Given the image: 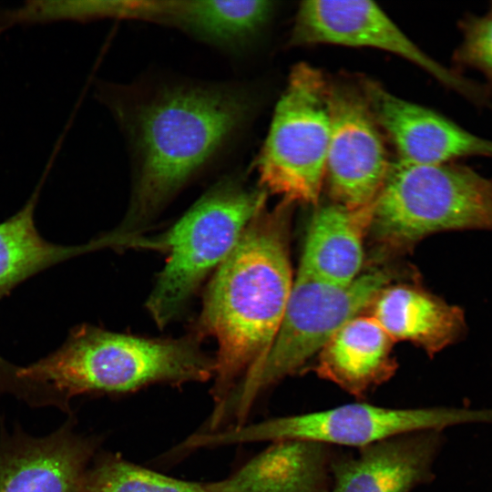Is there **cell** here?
I'll use <instances>...</instances> for the list:
<instances>
[{"label": "cell", "mask_w": 492, "mask_h": 492, "mask_svg": "<svg viewBox=\"0 0 492 492\" xmlns=\"http://www.w3.org/2000/svg\"><path fill=\"white\" fill-rule=\"evenodd\" d=\"M462 40L453 54L455 70L479 71L485 77V88L492 98V3L482 15H466L458 24Z\"/></svg>", "instance_id": "44dd1931"}, {"label": "cell", "mask_w": 492, "mask_h": 492, "mask_svg": "<svg viewBox=\"0 0 492 492\" xmlns=\"http://www.w3.org/2000/svg\"><path fill=\"white\" fill-rule=\"evenodd\" d=\"M360 87L381 130L395 145L399 160L436 165L468 157L492 158V140L433 109L393 95L375 81L363 80Z\"/></svg>", "instance_id": "7c38bea8"}, {"label": "cell", "mask_w": 492, "mask_h": 492, "mask_svg": "<svg viewBox=\"0 0 492 492\" xmlns=\"http://www.w3.org/2000/svg\"><path fill=\"white\" fill-rule=\"evenodd\" d=\"M68 418L45 436L0 430V492H80L101 437L77 432Z\"/></svg>", "instance_id": "8fae6325"}, {"label": "cell", "mask_w": 492, "mask_h": 492, "mask_svg": "<svg viewBox=\"0 0 492 492\" xmlns=\"http://www.w3.org/2000/svg\"><path fill=\"white\" fill-rule=\"evenodd\" d=\"M331 118L325 180L336 203L359 208L373 203L391 163L363 91L329 83Z\"/></svg>", "instance_id": "30bf717a"}, {"label": "cell", "mask_w": 492, "mask_h": 492, "mask_svg": "<svg viewBox=\"0 0 492 492\" xmlns=\"http://www.w3.org/2000/svg\"><path fill=\"white\" fill-rule=\"evenodd\" d=\"M387 269L362 272L346 285L323 282L298 270L284 313L265 357L258 367L211 413L220 428L247 423L257 400L287 376L303 372L306 363L322 350L349 320L371 306L392 283Z\"/></svg>", "instance_id": "277c9868"}, {"label": "cell", "mask_w": 492, "mask_h": 492, "mask_svg": "<svg viewBox=\"0 0 492 492\" xmlns=\"http://www.w3.org/2000/svg\"><path fill=\"white\" fill-rule=\"evenodd\" d=\"M80 492H212L209 482L179 479L138 465L117 452L97 453Z\"/></svg>", "instance_id": "ffe728a7"}, {"label": "cell", "mask_w": 492, "mask_h": 492, "mask_svg": "<svg viewBox=\"0 0 492 492\" xmlns=\"http://www.w3.org/2000/svg\"><path fill=\"white\" fill-rule=\"evenodd\" d=\"M443 443V431L428 430L335 453L329 492H412L433 480Z\"/></svg>", "instance_id": "4fadbf2b"}, {"label": "cell", "mask_w": 492, "mask_h": 492, "mask_svg": "<svg viewBox=\"0 0 492 492\" xmlns=\"http://www.w3.org/2000/svg\"><path fill=\"white\" fill-rule=\"evenodd\" d=\"M99 96L128 142L130 201L112 232L133 235L231 146L249 119L251 99L233 83L161 81L107 85Z\"/></svg>", "instance_id": "6da1fadb"}, {"label": "cell", "mask_w": 492, "mask_h": 492, "mask_svg": "<svg viewBox=\"0 0 492 492\" xmlns=\"http://www.w3.org/2000/svg\"><path fill=\"white\" fill-rule=\"evenodd\" d=\"M373 210L374 202L359 208L334 203L319 209L308 229L299 271L337 285L354 281L362 273L364 240Z\"/></svg>", "instance_id": "ac0fdd59"}, {"label": "cell", "mask_w": 492, "mask_h": 492, "mask_svg": "<svg viewBox=\"0 0 492 492\" xmlns=\"http://www.w3.org/2000/svg\"><path fill=\"white\" fill-rule=\"evenodd\" d=\"M492 230V179L455 162L391 163L374 201L370 231L403 248L434 233Z\"/></svg>", "instance_id": "8992f818"}, {"label": "cell", "mask_w": 492, "mask_h": 492, "mask_svg": "<svg viewBox=\"0 0 492 492\" xmlns=\"http://www.w3.org/2000/svg\"><path fill=\"white\" fill-rule=\"evenodd\" d=\"M190 333L149 338L114 333L91 324L71 330L56 351L18 374L49 385L71 401L80 395H118L156 384L181 386L212 380L215 358Z\"/></svg>", "instance_id": "3957f363"}, {"label": "cell", "mask_w": 492, "mask_h": 492, "mask_svg": "<svg viewBox=\"0 0 492 492\" xmlns=\"http://www.w3.org/2000/svg\"><path fill=\"white\" fill-rule=\"evenodd\" d=\"M266 192L228 175L210 187L169 230L143 247L168 253L146 308L163 328L186 309L204 279L232 251L244 230L265 206Z\"/></svg>", "instance_id": "5b68a950"}, {"label": "cell", "mask_w": 492, "mask_h": 492, "mask_svg": "<svg viewBox=\"0 0 492 492\" xmlns=\"http://www.w3.org/2000/svg\"><path fill=\"white\" fill-rule=\"evenodd\" d=\"M289 44L297 46L337 45L390 52L419 67L475 104L483 106L490 103L484 86L434 60L371 1L302 2L296 12Z\"/></svg>", "instance_id": "9c48e42d"}, {"label": "cell", "mask_w": 492, "mask_h": 492, "mask_svg": "<svg viewBox=\"0 0 492 492\" xmlns=\"http://www.w3.org/2000/svg\"><path fill=\"white\" fill-rule=\"evenodd\" d=\"M467 424L492 425V408L386 407L358 401L304 414L269 418L222 430L195 432L183 441L187 452L258 442L300 440L356 449L414 432Z\"/></svg>", "instance_id": "52a82bcc"}, {"label": "cell", "mask_w": 492, "mask_h": 492, "mask_svg": "<svg viewBox=\"0 0 492 492\" xmlns=\"http://www.w3.org/2000/svg\"><path fill=\"white\" fill-rule=\"evenodd\" d=\"M334 447L300 440L270 443L212 492H329Z\"/></svg>", "instance_id": "9a60e30c"}, {"label": "cell", "mask_w": 492, "mask_h": 492, "mask_svg": "<svg viewBox=\"0 0 492 492\" xmlns=\"http://www.w3.org/2000/svg\"><path fill=\"white\" fill-rule=\"evenodd\" d=\"M291 203L265 206L214 272L191 332L218 344L210 395L218 409L261 364L280 327L292 286Z\"/></svg>", "instance_id": "7a4b0ae2"}, {"label": "cell", "mask_w": 492, "mask_h": 492, "mask_svg": "<svg viewBox=\"0 0 492 492\" xmlns=\"http://www.w3.org/2000/svg\"><path fill=\"white\" fill-rule=\"evenodd\" d=\"M13 372V364L0 357V392L7 385Z\"/></svg>", "instance_id": "7402d4cb"}, {"label": "cell", "mask_w": 492, "mask_h": 492, "mask_svg": "<svg viewBox=\"0 0 492 492\" xmlns=\"http://www.w3.org/2000/svg\"><path fill=\"white\" fill-rule=\"evenodd\" d=\"M371 306V315L394 342H411L429 356L457 342L466 331L460 307L415 285L391 283Z\"/></svg>", "instance_id": "e0dca14e"}, {"label": "cell", "mask_w": 492, "mask_h": 492, "mask_svg": "<svg viewBox=\"0 0 492 492\" xmlns=\"http://www.w3.org/2000/svg\"><path fill=\"white\" fill-rule=\"evenodd\" d=\"M0 28H2V27H1V24H0Z\"/></svg>", "instance_id": "603a6c76"}, {"label": "cell", "mask_w": 492, "mask_h": 492, "mask_svg": "<svg viewBox=\"0 0 492 492\" xmlns=\"http://www.w3.org/2000/svg\"><path fill=\"white\" fill-rule=\"evenodd\" d=\"M330 129L329 82L318 68L299 63L257 159L261 190L291 204H316L325 180Z\"/></svg>", "instance_id": "ba28073f"}, {"label": "cell", "mask_w": 492, "mask_h": 492, "mask_svg": "<svg viewBox=\"0 0 492 492\" xmlns=\"http://www.w3.org/2000/svg\"><path fill=\"white\" fill-rule=\"evenodd\" d=\"M273 5L264 0H152L148 21L180 29L234 53L246 47L266 26Z\"/></svg>", "instance_id": "2e32d148"}, {"label": "cell", "mask_w": 492, "mask_h": 492, "mask_svg": "<svg viewBox=\"0 0 492 492\" xmlns=\"http://www.w3.org/2000/svg\"><path fill=\"white\" fill-rule=\"evenodd\" d=\"M39 190L21 210L0 222V299L25 280L48 267L107 247L104 237L80 246H62L45 240L34 220Z\"/></svg>", "instance_id": "d6986e66"}, {"label": "cell", "mask_w": 492, "mask_h": 492, "mask_svg": "<svg viewBox=\"0 0 492 492\" xmlns=\"http://www.w3.org/2000/svg\"><path fill=\"white\" fill-rule=\"evenodd\" d=\"M394 341L372 315H357L344 323L317 354L311 371L364 399L391 379L397 363Z\"/></svg>", "instance_id": "5bb4252c"}]
</instances>
